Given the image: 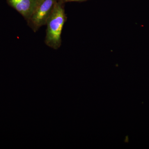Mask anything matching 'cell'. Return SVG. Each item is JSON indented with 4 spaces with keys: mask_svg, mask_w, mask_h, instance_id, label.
Returning a JSON list of instances; mask_svg holds the SVG:
<instances>
[{
    "mask_svg": "<svg viewBox=\"0 0 149 149\" xmlns=\"http://www.w3.org/2000/svg\"><path fill=\"white\" fill-rule=\"evenodd\" d=\"M39 0H7L8 5L28 21L38 4Z\"/></svg>",
    "mask_w": 149,
    "mask_h": 149,
    "instance_id": "3957f363",
    "label": "cell"
},
{
    "mask_svg": "<svg viewBox=\"0 0 149 149\" xmlns=\"http://www.w3.org/2000/svg\"><path fill=\"white\" fill-rule=\"evenodd\" d=\"M56 0H39L32 16L28 20L34 31L47 24Z\"/></svg>",
    "mask_w": 149,
    "mask_h": 149,
    "instance_id": "7a4b0ae2",
    "label": "cell"
},
{
    "mask_svg": "<svg viewBox=\"0 0 149 149\" xmlns=\"http://www.w3.org/2000/svg\"><path fill=\"white\" fill-rule=\"evenodd\" d=\"M65 15L60 4L56 3L47 22L45 43L50 47L56 49L61 43V35Z\"/></svg>",
    "mask_w": 149,
    "mask_h": 149,
    "instance_id": "6da1fadb",
    "label": "cell"
},
{
    "mask_svg": "<svg viewBox=\"0 0 149 149\" xmlns=\"http://www.w3.org/2000/svg\"><path fill=\"white\" fill-rule=\"evenodd\" d=\"M67 1H82V0H66Z\"/></svg>",
    "mask_w": 149,
    "mask_h": 149,
    "instance_id": "277c9868",
    "label": "cell"
}]
</instances>
